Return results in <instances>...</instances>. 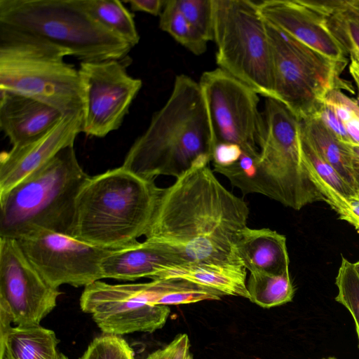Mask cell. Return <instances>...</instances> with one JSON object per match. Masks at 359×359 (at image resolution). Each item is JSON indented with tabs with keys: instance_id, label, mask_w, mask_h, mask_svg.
Wrapping results in <instances>:
<instances>
[{
	"instance_id": "28",
	"label": "cell",
	"mask_w": 359,
	"mask_h": 359,
	"mask_svg": "<svg viewBox=\"0 0 359 359\" xmlns=\"http://www.w3.org/2000/svg\"><path fill=\"white\" fill-rule=\"evenodd\" d=\"M300 133L304 156L318 175L346 198H350L358 194L353 190L332 165L318 154L311 142L301 130V128Z\"/></svg>"
},
{
	"instance_id": "13",
	"label": "cell",
	"mask_w": 359,
	"mask_h": 359,
	"mask_svg": "<svg viewBox=\"0 0 359 359\" xmlns=\"http://www.w3.org/2000/svg\"><path fill=\"white\" fill-rule=\"evenodd\" d=\"M80 306L103 334L116 336L153 332L164 326L170 313L168 306L145 300L141 283L109 284L101 280L84 287Z\"/></svg>"
},
{
	"instance_id": "33",
	"label": "cell",
	"mask_w": 359,
	"mask_h": 359,
	"mask_svg": "<svg viewBox=\"0 0 359 359\" xmlns=\"http://www.w3.org/2000/svg\"><path fill=\"white\" fill-rule=\"evenodd\" d=\"M243 151L237 144L221 142L214 146L211 161L214 168L227 167L236 163Z\"/></svg>"
},
{
	"instance_id": "37",
	"label": "cell",
	"mask_w": 359,
	"mask_h": 359,
	"mask_svg": "<svg viewBox=\"0 0 359 359\" xmlns=\"http://www.w3.org/2000/svg\"><path fill=\"white\" fill-rule=\"evenodd\" d=\"M351 153L353 169L359 187V145L347 144Z\"/></svg>"
},
{
	"instance_id": "42",
	"label": "cell",
	"mask_w": 359,
	"mask_h": 359,
	"mask_svg": "<svg viewBox=\"0 0 359 359\" xmlns=\"http://www.w3.org/2000/svg\"><path fill=\"white\" fill-rule=\"evenodd\" d=\"M323 359H325V358H323ZM326 359H337V358H334V357H331V358H326Z\"/></svg>"
},
{
	"instance_id": "27",
	"label": "cell",
	"mask_w": 359,
	"mask_h": 359,
	"mask_svg": "<svg viewBox=\"0 0 359 359\" xmlns=\"http://www.w3.org/2000/svg\"><path fill=\"white\" fill-rule=\"evenodd\" d=\"M335 284L338 288V294L335 299L343 304L353 318L359 348V273L354 263L342 256Z\"/></svg>"
},
{
	"instance_id": "5",
	"label": "cell",
	"mask_w": 359,
	"mask_h": 359,
	"mask_svg": "<svg viewBox=\"0 0 359 359\" xmlns=\"http://www.w3.org/2000/svg\"><path fill=\"white\" fill-rule=\"evenodd\" d=\"M65 49L29 32L0 23V88L57 109L82 114L79 70L67 63Z\"/></svg>"
},
{
	"instance_id": "17",
	"label": "cell",
	"mask_w": 359,
	"mask_h": 359,
	"mask_svg": "<svg viewBox=\"0 0 359 359\" xmlns=\"http://www.w3.org/2000/svg\"><path fill=\"white\" fill-rule=\"evenodd\" d=\"M64 116L43 102L0 88V128L12 147L37 138Z\"/></svg>"
},
{
	"instance_id": "40",
	"label": "cell",
	"mask_w": 359,
	"mask_h": 359,
	"mask_svg": "<svg viewBox=\"0 0 359 359\" xmlns=\"http://www.w3.org/2000/svg\"><path fill=\"white\" fill-rule=\"evenodd\" d=\"M354 81H355V86H356V88H357V90L358 91V98H359V79H356V78H353Z\"/></svg>"
},
{
	"instance_id": "39",
	"label": "cell",
	"mask_w": 359,
	"mask_h": 359,
	"mask_svg": "<svg viewBox=\"0 0 359 359\" xmlns=\"http://www.w3.org/2000/svg\"><path fill=\"white\" fill-rule=\"evenodd\" d=\"M347 201L352 212L359 217V193L350 198H347Z\"/></svg>"
},
{
	"instance_id": "20",
	"label": "cell",
	"mask_w": 359,
	"mask_h": 359,
	"mask_svg": "<svg viewBox=\"0 0 359 359\" xmlns=\"http://www.w3.org/2000/svg\"><path fill=\"white\" fill-rule=\"evenodd\" d=\"M246 276L247 269L243 264L187 262L168 267L154 279H184L217 290L224 296L250 299Z\"/></svg>"
},
{
	"instance_id": "19",
	"label": "cell",
	"mask_w": 359,
	"mask_h": 359,
	"mask_svg": "<svg viewBox=\"0 0 359 359\" xmlns=\"http://www.w3.org/2000/svg\"><path fill=\"white\" fill-rule=\"evenodd\" d=\"M236 248L243 265L250 273L280 274L289 271L286 237L276 231L246 226L238 236Z\"/></svg>"
},
{
	"instance_id": "16",
	"label": "cell",
	"mask_w": 359,
	"mask_h": 359,
	"mask_svg": "<svg viewBox=\"0 0 359 359\" xmlns=\"http://www.w3.org/2000/svg\"><path fill=\"white\" fill-rule=\"evenodd\" d=\"M263 18L297 40L336 62L346 54L327 29L322 14L304 0H266L258 4Z\"/></svg>"
},
{
	"instance_id": "41",
	"label": "cell",
	"mask_w": 359,
	"mask_h": 359,
	"mask_svg": "<svg viewBox=\"0 0 359 359\" xmlns=\"http://www.w3.org/2000/svg\"><path fill=\"white\" fill-rule=\"evenodd\" d=\"M354 265L355 266V269L356 270L358 271V272L359 273V261L356 262L355 263H354Z\"/></svg>"
},
{
	"instance_id": "8",
	"label": "cell",
	"mask_w": 359,
	"mask_h": 359,
	"mask_svg": "<svg viewBox=\"0 0 359 359\" xmlns=\"http://www.w3.org/2000/svg\"><path fill=\"white\" fill-rule=\"evenodd\" d=\"M213 41L218 68L266 98L275 99L273 58L266 22L258 4L212 0Z\"/></svg>"
},
{
	"instance_id": "21",
	"label": "cell",
	"mask_w": 359,
	"mask_h": 359,
	"mask_svg": "<svg viewBox=\"0 0 359 359\" xmlns=\"http://www.w3.org/2000/svg\"><path fill=\"white\" fill-rule=\"evenodd\" d=\"M55 333L40 325L11 327L0 340V359H69Z\"/></svg>"
},
{
	"instance_id": "24",
	"label": "cell",
	"mask_w": 359,
	"mask_h": 359,
	"mask_svg": "<svg viewBox=\"0 0 359 359\" xmlns=\"http://www.w3.org/2000/svg\"><path fill=\"white\" fill-rule=\"evenodd\" d=\"M90 15L105 28L122 38L132 47L139 43L140 36L134 15L118 0H77Z\"/></svg>"
},
{
	"instance_id": "32",
	"label": "cell",
	"mask_w": 359,
	"mask_h": 359,
	"mask_svg": "<svg viewBox=\"0 0 359 359\" xmlns=\"http://www.w3.org/2000/svg\"><path fill=\"white\" fill-rule=\"evenodd\" d=\"M190 346L188 335L179 334L167 346L152 352L145 359H193Z\"/></svg>"
},
{
	"instance_id": "35",
	"label": "cell",
	"mask_w": 359,
	"mask_h": 359,
	"mask_svg": "<svg viewBox=\"0 0 359 359\" xmlns=\"http://www.w3.org/2000/svg\"><path fill=\"white\" fill-rule=\"evenodd\" d=\"M133 11L144 12L154 16H160L165 4L164 0H128L124 1Z\"/></svg>"
},
{
	"instance_id": "7",
	"label": "cell",
	"mask_w": 359,
	"mask_h": 359,
	"mask_svg": "<svg viewBox=\"0 0 359 359\" xmlns=\"http://www.w3.org/2000/svg\"><path fill=\"white\" fill-rule=\"evenodd\" d=\"M254 191L299 210L325 201L312 182L302 150L299 119L282 102L266 98Z\"/></svg>"
},
{
	"instance_id": "26",
	"label": "cell",
	"mask_w": 359,
	"mask_h": 359,
	"mask_svg": "<svg viewBox=\"0 0 359 359\" xmlns=\"http://www.w3.org/2000/svg\"><path fill=\"white\" fill-rule=\"evenodd\" d=\"M159 27L193 54L200 55L207 50L206 41L189 24L175 0L165 1L159 16Z\"/></svg>"
},
{
	"instance_id": "15",
	"label": "cell",
	"mask_w": 359,
	"mask_h": 359,
	"mask_svg": "<svg viewBox=\"0 0 359 359\" xmlns=\"http://www.w3.org/2000/svg\"><path fill=\"white\" fill-rule=\"evenodd\" d=\"M80 133H82V114L65 116L37 138L2 152L0 157V194L8 191L62 149L73 145Z\"/></svg>"
},
{
	"instance_id": "14",
	"label": "cell",
	"mask_w": 359,
	"mask_h": 359,
	"mask_svg": "<svg viewBox=\"0 0 359 359\" xmlns=\"http://www.w3.org/2000/svg\"><path fill=\"white\" fill-rule=\"evenodd\" d=\"M60 294L30 262L16 239L0 238V306L15 325H40Z\"/></svg>"
},
{
	"instance_id": "9",
	"label": "cell",
	"mask_w": 359,
	"mask_h": 359,
	"mask_svg": "<svg viewBox=\"0 0 359 359\" xmlns=\"http://www.w3.org/2000/svg\"><path fill=\"white\" fill-rule=\"evenodd\" d=\"M266 22L276 100L299 120L316 116L332 90L354 93L340 74L347 62H336Z\"/></svg>"
},
{
	"instance_id": "25",
	"label": "cell",
	"mask_w": 359,
	"mask_h": 359,
	"mask_svg": "<svg viewBox=\"0 0 359 359\" xmlns=\"http://www.w3.org/2000/svg\"><path fill=\"white\" fill-rule=\"evenodd\" d=\"M246 285L249 299L266 309L291 302L294 292L289 271L280 274L252 272Z\"/></svg>"
},
{
	"instance_id": "2",
	"label": "cell",
	"mask_w": 359,
	"mask_h": 359,
	"mask_svg": "<svg viewBox=\"0 0 359 359\" xmlns=\"http://www.w3.org/2000/svg\"><path fill=\"white\" fill-rule=\"evenodd\" d=\"M212 129L199 83L186 74L175 77L165 104L127 152L123 166L145 179L180 177L202 161H211Z\"/></svg>"
},
{
	"instance_id": "34",
	"label": "cell",
	"mask_w": 359,
	"mask_h": 359,
	"mask_svg": "<svg viewBox=\"0 0 359 359\" xmlns=\"http://www.w3.org/2000/svg\"><path fill=\"white\" fill-rule=\"evenodd\" d=\"M316 116H318L340 141L346 144H353L344 125L331 107L323 103Z\"/></svg>"
},
{
	"instance_id": "11",
	"label": "cell",
	"mask_w": 359,
	"mask_h": 359,
	"mask_svg": "<svg viewBox=\"0 0 359 359\" xmlns=\"http://www.w3.org/2000/svg\"><path fill=\"white\" fill-rule=\"evenodd\" d=\"M123 60L80 63L82 133L104 137L119 128L142 82L128 74Z\"/></svg>"
},
{
	"instance_id": "6",
	"label": "cell",
	"mask_w": 359,
	"mask_h": 359,
	"mask_svg": "<svg viewBox=\"0 0 359 359\" xmlns=\"http://www.w3.org/2000/svg\"><path fill=\"white\" fill-rule=\"evenodd\" d=\"M0 23L40 36L81 62L123 60L133 48L77 0H0Z\"/></svg>"
},
{
	"instance_id": "10",
	"label": "cell",
	"mask_w": 359,
	"mask_h": 359,
	"mask_svg": "<svg viewBox=\"0 0 359 359\" xmlns=\"http://www.w3.org/2000/svg\"><path fill=\"white\" fill-rule=\"evenodd\" d=\"M208 110L214 146L227 142L259 157L264 132L259 94L220 68L203 72L198 82Z\"/></svg>"
},
{
	"instance_id": "22",
	"label": "cell",
	"mask_w": 359,
	"mask_h": 359,
	"mask_svg": "<svg viewBox=\"0 0 359 359\" xmlns=\"http://www.w3.org/2000/svg\"><path fill=\"white\" fill-rule=\"evenodd\" d=\"M299 121L301 130L318 154L337 171L356 193H359L348 144L340 141L318 116L301 119Z\"/></svg>"
},
{
	"instance_id": "36",
	"label": "cell",
	"mask_w": 359,
	"mask_h": 359,
	"mask_svg": "<svg viewBox=\"0 0 359 359\" xmlns=\"http://www.w3.org/2000/svg\"><path fill=\"white\" fill-rule=\"evenodd\" d=\"M353 144L359 145V117H355L344 123Z\"/></svg>"
},
{
	"instance_id": "30",
	"label": "cell",
	"mask_w": 359,
	"mask_h": 359,
	"mask_svg": "<svg viewBox=\"0 0 359 359\" xmlns=\"http://www.w3.org/2000/svg\"><path fill=\"white\" fill-rule=\"evenodd\" d=\"M79 359H135L133 348L120 336L104 334L95 338Z\"/></svg>"
},
{
	"instance_id": "29",
	"label": "cell",
	"mask_w": 359,
	"mask_h": 359,
	"mask_svg": "<svg viewBox=\"0 0 359 359\" xmlns=\"http://www.w3.org/2000/svg\"><path fill=\"white\" fill-rule=\"evenodd\" d=\"M181 13L206 41L213 40L212 0H175Z\"/></svg>"
},
{
	"instance_id": "23",
	"label": "cell",
	"mask_w": 359,
	"mask_h": 359,
	"mask_svg": "<svg viewBox=\"0 0 359 359\" xmlns=\"http://www.w3.org/2000/svg\"><path fill=\"white\" fill-rule=\"evenodd\" d=\"M346 55L359 53V0H310Z\"/></svg>"
},
{
	"instance_id": "12",
	"label": "cell",
	"mask_w": 359,
	"mask_h": 359,
	"mask_svg": "<svg viewBox=\"0 0 359 359\" xmlns=\"http://www.w3.org/2000/svg\"><path fill=\"white\" fill-rule=\"evenodd\" d=\"M22 250L53 287H84L103 279L102 263L112 251L68 235L36 229L16 239Z\"/></svg>"
},
{
	"instance_id": "31",
	"label": "cell",
	"mask_w": 359,
	"mask_h": 359,
	"mask_svg": "<svg viewBox=\"0 0 359 359\" xmlns=\"http://www.w3.org/2000/svg\"><path fill=\"white\" fill-rule=\"evenodd\" d=\"M323 103L332 109L344 123L359 117L358 102L346 96L341 90H332L325 96Z\"/></svg>"
},
{
	"instance_id": "3",
	"label": "cell",
	"mask_w": 359,
	"mask_h": 359,
	"mask_svg": "<svg viewBox=\"0 0 359 359\" xmlns=\"http://www.w3.org/2000/svg\"><path fill=\"white\" fill-rule=\"evenodd\" d=\"M163 191L123 166L90 177L76 198L72 237L110 250L137 245Z\"/></svg>"
},
{
	"instance_id": "38",
	"label": "cell",
	"mask_w": 359,
	"mask_h": 359,
	"mask_svg": "<svg viewBox=\"0 0 359 359\" xmlns=\"http://www.w3.org/2000/svg\"><path fill=\"white\" fill-rule=\"evenodd\" d=\"M350 58L349 72L352 78L359 79V53L352 51L348 53Z\"/></svg>"
},
{
	"instance_id": "18",
	"label": "cell",
	"mask_w": 359,
	"mask_h": 359,
	"mask_svg": "<svg viewBox=\"0 0 359 359\" xmlns=\"http://www.w3.org/2000/svg\"><path fill=\"white\" fill-rule=\"evenodd\" d=\"M179 264L182 262L164 246L145 240L135 247L112 251L103 259L102 271L103 279L153 280L164 269Z\"/></svg>"
},
{
	"instance_id": "4",
	"label": "cell",
	"mask_w": 359,
	"mask_h": 359,
	"mask_svg": "<svg viewBox=\"0 0 359 359\" xmlns=\"http://www.w3.org/2000/svg\"><path fill=\"white\" fill-rule=\"evenodd\" d=\"M89 176L73 145L0 194V238L17 239L36 229L72 236L76 201Z\"/></svg>"
},
{
	"instance_id": "1",
	"label": "cell",
	"mask_w": 359,
	"mask_h": 359,
	"mask_svg": "<svg viewBox=\"0 0 359 359\" xmlns=\"http://www.w3.org/2000/svg\"><path fill=\"white\" fill-rule=\"evenodd\" d=\"M198 162L163 188L145 240L160 243L182 263L243 264L236 248L250 210Z\"/></svg>"
}]
</instances>
